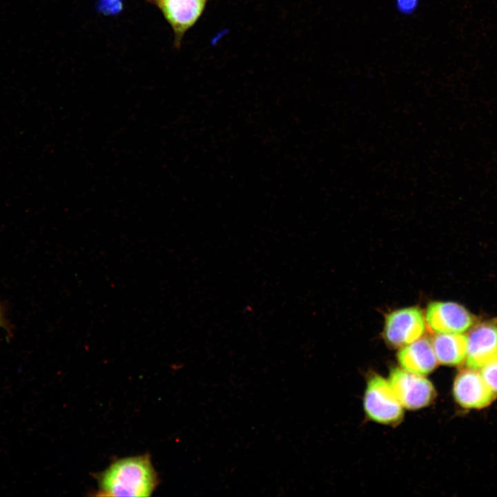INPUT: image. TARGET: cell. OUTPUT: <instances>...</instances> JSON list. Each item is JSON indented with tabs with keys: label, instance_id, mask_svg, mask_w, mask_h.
Returning <instances> with one entry per match:
<instances>
[{
	"label": "cell",
	"instance_id": "cell-6",
	"mask_svg": "<svg viewBox=\"0 0 497 497\" xmlns=\"http://www.w3.org/2000/svg\"><path fill=\"white\" fill-rule=\"evenodd\" d=\"M429 328L437 333H463L476 323V318L463 306L452 302H434L425 313Z\"/></svg>",
	"mask_w": 497,
	"mask_h": 497
},
{
	"label": "cell",
	"instance_id": "cell-10",
	"mask_svg": "<svg viewBox=\"0 0 497 497\" xmlns=\"http://www.w3.org/2000/svg\"><path fill=\"white\" fill-rule=\"evenodd\" d=\"M437 360L448 366H458L465 362L467 335L458 333H437L431 340Z\"/></svg>",
	"mask_w": 497,
	"mask_h": 497
},
{
	"label": "cell",
	"instance_id": "cell-9",
	"mask_svg": "<svg viewBox=\"0 0 497 497\" xmlns=\"http://www.w3.org/2000/svg\"><path fill=\"white\" fill-rule=\"evenodd\" d=\"M398 360L402 369L422 376L430 373L438 364L431 342L427 338L404 346L398 353Z\"/></svg>",
	"mask_w": 497,
	"mask_h": 497
},
{
	"label": "cell",
	"instance_id": "cell-2",
	"mask_svg": "<svg viewBox=\"0 0 497 497\" xmlns=\"http://www.w3.org/2000/svg\"><path fill=\"white\" fill-rule=\"evenodd\" d=\"M402 407L389 381L379 376L369 380L364 397V408L370 419L384 425L397 423L402 418Z\"/></svg>",
	"mask_w": 497,
	"mask_h": 497
},
{
	"label": "cell",
	"instance_id": "cell-13",
	"mask_svg": "<svg viewBox=\"0 0 497 497\" xmlns=\"http://www.w3.org/2000/svg\"><path fill=\"white\" fill-rule=\"evenodd\" d=\"M120 0H100L99 7L104 12H116L121 8Z\"/></svg>",
	"mask_w": 497,
	"mask_h": 497
},
{
	"label": "cell",
	"instance_id": "cell-5",
	"mask_svg": "<svg viewBox=\"0 0 497 497\" xmlns=\"http://www.w3.org/2000/svg\"><path fill=\"white\" fill-rule=\"evenodd\" d=\"M208 0H156L158 8L174 33V44L181 46L186 32L202 14Z\"/></svg>",
	"mask_w": 497,
	"mask_h": 497
},
{
	"label": "cell",
	"instance_id": "cell-15",
	"mask_svg": "<svg viewBox=\"0 0 497 497\" xmlns=\"http://www.w3.org/2000/svg\"><path fill=\"white\" fill-rule=\"evenodd\" d=\"M146 1H148L149 3L153 4V3H154L156 0H146Z\"/></svg>",
	"mask_w": 497,
	"mask_h": 497
},
{
	"label": "cell",
	"instance_id": "cell-1",
	"mask_svg": "<svg viewBox=\"0 0 497 497\" xmlns=\"http://www.w3.org/2000/svg\"><path fill=\"white\" fill-rule=\"evenodd\" d=\"M99 495L148 496L154 491L157 475L148 455L118 460L99 476Z\"/></svg>",
	"mask_w": 497,
	"mask_h": 497
},
{
	"label": "cell",
	"instance_id": "cell-11",
	"mask_svg": "<svg viewBox=\"0 0 497 497\" xmlns=\"http://www.w3.org/2000/svg\"><path fill=\"white\" fill-rule=\"evenodd\" d=\"M483 378L497 396V351L479 369Z\"/></svg>",
	"mask_w": 497,
	"mask_h": 497
},
{
	"label": "cell",
	"instance_id": "cell-14",
	"mask_svg": "<svg viewBox=\"0 0 497 497\" xmlns=\"http://www.w3.org/2000/svg\"><path fill=\"white\" fill-rule=\"evenodd\" d=\"M0 328L9 331L10 326L6 317L5 309L0 303Z\"/></svg>",
	"mask_w": 497,
	"mask_h": 497
},
{
	"label": "cell",
	"instance_id": "cell-3",
	"mask_svg": "<svg viewBox=\"0 0 497 497\" xmlns=\"http://www.w3.org/2000/svg\"><path fill=\"white\" fill-rule=\"evenodd\" d=\"M388 381L402 406L407 409L425 407L436 398L433 385L422 375L396 368L391 370Z\"/></svg>",
	"mask_w": 497,
	"mask_h": 497
},
{
	"label": "cell",
	"instance_id": "cell-12",
	"mask_svg": "<svg viewBox=\"0 0 497 497\" xmlns=\"http://www.w3.org/2000/svg\"><path fill=\"white\" fill-rule=\"evenodd\" d=\"M419 5V0H396L397 10L405 15L413 13Z\"/></svg>",
	"mask_w": 497,
	"mask_h": 497
},
{
	"label": "cell",
	"instance_id": "cell-7",
	"mask_svg": "<svg viewBox=\"0 0 497 497\" xmlns=\"http://www.w3.org/2000/svg\"><path fill=\"white\" fill-rule=\"evenodd\" d=\"M456 402L465 409H483L496 397L477 370L467 368L456 376L453 385Z\"/></svg>",
	"mask_w": 497,
	"mask_h": 497
},
{
	"label": "cell",
	"instance_id": "cell-4",
	"mask_svg": "<svg viewBox=\"0 0 497 497\" xmlns=\"http://www.w3.org/2000/svg\"><path fill=\"white\" fill-rule=\"evenodd\" d=\"M425 331V318L416 307L394 311L386 318L384 337L393 347H404L420 338Z\"/></svg>",
	"mask_w": 497,
	"mask_h": 497
},
{
	"label": "cell",
	"instance_id": "cell-8",
	"mask_svg": "<svg viewBox=\"0 0 497 497\" xmlns=\"http://www.w3.org/2000/svg\"><path fill=\"white\" fill-rule=\"evenodd\" d=\"M469 331L466 335V365L467 368L479 370L497 351V319L476 321Z\"/></svg>",
	"mask_w": 497,
	"mask_h": 497
}]
</instances>
